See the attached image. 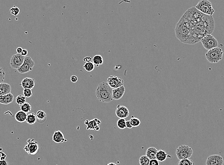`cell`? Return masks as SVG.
<instances>
[{
	"instance_id": "obj_19",
	"label": "cell",
	"mask_w": 224,
	"mask_h": 165,
	"mask_svg": "<svg viewBox=\"0 0 224 165\" xmlns=\"http://www.w3.org/2000/svg\"><path fill=\"white\" fill-rule=\"evenodd\" d=\"M12 88L11 85L5 82H1L0 84V95H7L8 93H11Z\"/></svg>"
},
{
	"instance_id": "obj_24",
	"label": "cell",
	"mask_w": 224,
	"mask_h": 165,
	"mask_svg": "<svg viewBox=\"0 0 224 165\" xmlns=\"http://www.w3.org/2000/svg\"><path fill=\"white\" fill-rule=\"evenodd\" d=\"M37 117L36 115L34 113L29 114L27 115L26 122L29 125H33L36 123L37 121Z\"/></svg>"
},
{
	"instance_id": "obj_12",
	"label": "cell",
	"mask_w": 224,
	"mask_h": 165,
	"mask_svg": "<svg viewBox=\"0 0 224 165\" xmlns=\"http://www.w3.org/2000/svg\"><path fill=\"white\" fill-rule=\"evenodd\" d=\"M224 159L219 155H212L209 156L206 159V165H223Z\"/></svg>"
},
{
	"instance_id": "obj_4",
	"label": "cell",
	"mask_w": 224,
	"mask_h": 165,
	"mask_svg": "<svg viewBox=\"0 0 224 165\" xmlns=\"http://www.w3.org/2000/svg\"><path fill=\"white\" fill-rule=\"evenodd\" d=\"M223 50L219 47H216L208 50L205 54V58L207 61L211 64H216L222 60L223 56Z\"/></svg>"
},
{
	"instance_id": "obj_33",
	"label": "cell",
	"mask_w": 224,
	"mask_h": 165,
	"mask_svg": "<svg viewBox=\"0 0 224 165\" xmlns=\"http://www.w3.org/2000/svg\"><path fill=\"white\" fill-rule=\"evenodd\" d=\"M31 89H24L23 90V95L26 98H30L33 96Z\"/></svg>"
},
{
	"instance_id": "obj_7",
	"label": "cell",
	"mask_w": 224,
	"mask_h": 165,
	"mask_svg": "<svg viewBox=\"0 0 224 165\" xmlns=\"http://www.w3.org/2000/svg\"><path fill=\"white\" fill-rule=\"evenodd\" d=\"M200 42H201L204 47L208 51L218 47V43L217 39L211 35H207L205 36Z\"/></svg>"
},
{
	"instance_id": "obj_28",
	"label": "cell",
	"mask_w": 224,
	"mask_h": 165,
	"mask_svg": "<svg viewBox=\"0 0 224 165\" xmlns=\"http://www.w3.org/2000/svg\"><path fill=\"white\" fill-rule=\"evenodd\" d=\"M16 102L21 107L26 103V98L24 95H19L16 98Z\"/></svg>"
},
{
	"instance_id": "obj_30",
	"label": "cell",
	"mask_w": 224,
	"mask_h": 165,
	"mask_svg": "<svg viewBox=\"0 0 224 165\" xmlns=\"http://www.w3.org/2000/svg\"><path fill=\"white\" fill-rule=\"evenodd\" d=\"M117 125L119 128L121 129H124L126 128V121L124 119H119L117 121Z\"/></svg>"
},
{
	"instance_id": "obj_29",
	"label": "cell",
	"mask_w": 224,
	"mask_h": 165,
	"mask_svg": "<svg viewBox=\"0 0 224 165\" xmlns=\"http://www.w3.org/2000/svg\"><path fill=\"white\" fill-rule=\"evenodd\" d=\"M129 121L131 122L133 127H138V126L140 125V123H141V122H140V120H139V119L134 116H132L131 119L129 120Z\"/></svg>"
},
{
	"instance_id": "obj_35",
	"label": "cell",
	"mask_w": 224,
	"mask_h": 165,
	"mask_svg": "<svg viewBox=\"0 0 224 165\" xmlns=\"http://www.w3.org/2000/svg\"><path fill=\"white\" fill-rule=\"evenodd\" d=\"M5 73L4 71L3 70L2 68H1L0 69V80H1V83L3 82L4 80L5 79Z\"/></svg>"
},
{
	"instance_id": "obj_27",
	"label": "cell",
	"mask_w": 224,
	"mask_h": 165,
	"mask_svg": "<svg viewBox=\"0 0 224 165\" xmlns=\"http://www.w3.org/2000/svg\"><path fill=\"white\" fill-rule=\"evenodd\" d=\"M150 159L146 155L142 156L139 158L140 165H150Z\"/></svg>"
},
{
	"instance_id": "obj_41",
	"label": "cell",
	"mask_w": 224,
	"mask_h": 165,
	"mask_svg": "<svg viewBox=\"0 0 224 165\" xmlns=\"http://www.w3.org/2000/svg\"><path fill=\"white\" fill-rule=\"evenodd\" d=\"M21 54L22 56H26L27 54H28V51H27L26 49H23V51H22V53H21Z\"/></svg>"
},
{
	"instance_id": "obj_5",
	"label": "cell",
	"mask_w": 224,
	"mask_h": 165,
	"mask_svg": "<svg viewBox=\"0 0 224 165\" xmlns=\"http://www.w3.org/2000/svg\"><path fill=\"white\" fill-rule=\"evenodd\" d=\"M195 7L200 12L206 15L212 16L215 13L212 3L208 0H201Z\"/></svg>"
},
{
	"instance_id": "obj_16",
	"label": "cell",
	"mask_w": 224,
	"mask_h": 165,
	"mask_svg": "<svg viewBox=\"0 0 224 165\" xmlns=\"http://www.w3.org/2000/svg\"><path fill=\"white\" fill-rule=\"evenodd\" d=\"M101 122L100 120L97 119H94L93 120L89 121L88 124L87 125V130H94L99 131L100 129V125Z\"/></svg>"
},
{
	"instance_id": "obj_42",
	"label": "cell",
	"mask_w": 224,
	"mask_h": 165,
	"mask_svg": "<svg viewBox=\"0 0 224 165\" xmlns=\"http://www.w3.org/2000/svg\"><path fill=\"white\" fill-rule=\"evenodd\" d=\"M0 165H8V163L5 160H1Z\"/></svg>"
},
{
	"instance_id": "obj_26",
	"label": "cell",
	"mask_w": 224,
	"mask_h": 165,
	"mask_svg": "<svg viewBox=\"0 0 224 165\" xmlns=\"http://www.w3.org/2000/svg\"><path fill=\"white\" fill-rule=\"evenodd\" d=\"M83 68L87 72H91L95 69V64L93 62L86 63L83 66Z\"/></svg>"
},
{
	"instance_id": "obj_14",
	"label": "cell",
	"mask_w": 224,
	"mask_h": 165,
	"mask_svg": "<svg viewBox=\"0 0 224 165\" xmlns=\"http://www.w3.org/2000/svg\"><path fill=\"white\" fill-rule=\"evenodd\" d=\"M125 90V88L124 86L117 88L113 89L112 98L113 100H118L121 99L123 97Z\"/></svg>"
},
{
	"instance_id": "obj_43",
	"label": "cell",
	"mask_w": 224,
	"mask_h": 165,
	"mask_svg": "<svg viewBox=\"0 0 224 165\" xmlns=\"http://www.w3.org/2000/svg\"><path fill=\"white\" fill-rule=\"evenodd\" d=\"M23 50V49L22 47H18L16 49V52H17V54H21Z\"/></svg>"
},
{
	"instance_id": "obj_15",
	"label": "cell",
	"mask_w": 224,
	"mask_h": 165,
	"mask_svg": "<svg viewBox=\"0 0 224 165\" xmlns=\"http://www.w3.org/2000/svg\"><path fill=\"white\" fill-rule=\"evenodd\" d=\"M35 84H36V81L34 79L26 77L22 80L20 85L24 89H32L35 87Z\"/></svg>"
},
{
	"instance_id": "obj_11",
	"label": "cell",
	"mask_w": 224,
	"mask_h": 165,
	"mask_svg": "<svg viewBox=\"0 0 224 165\" xmlns=\"http://www.w3.org/2000/svg\"><path fill=\"white\" fill-rule=\"evenodd\" d=\"M107 82L112 89L117 88L123 86L124 81L121 78L117 76H111L107 79Z\"/></svg>"
},
{
	"instance_id": "obj_22",
	"label": "cell",
	"mask_w": 224,
	"mask_h": 165,
	"mask_svg": "<svg viewBox=\"0 0 224 165\" xmlns=\"http://www.w3.org/2000/svg\"><path fill=\"white\" fill-rule=\"evenodd\" d=\"M167 157H169V156L166 153V151L161 149L158 151L156 155V159L159 162H162L166 161Z\"/></svg>"
},
{
	"instance_id": "obj_13",
	"label": "cell",
	"mask_w": 224,
	"mask_h": 165,
	"mask_svg": "<svg viewBox=\"0 0 224 165\" xmlns=\"http://www.w3.org/2000/svg\"><path fill=\"white\" fill-rule=\"evenodd\" d=\"M115 114L117 116L119 119H126L128 117L129 112L127 107L124 105L118 104L115 110Z\"/></svg>"
},
{
	"instance_id": "obj_44",
	"label": "cell",
	"mask_w": 224,
	"mask_h": 165,
	"mask_svg": "<svg viewBox=\"0 0 224 165\" xmlns=\"http://www.w3.org/2000/svg\"><path fill=\"white\" fill-rule=\"evenodd\" d=\"M107 165H117V164L114 163H109Z\"/></svg>"
},
{
	"instance_id": "obj_37",
	"label": "cell",
	"mask_w": 224,
	"mask_h": 165,
	"mask_svg": "<svg viewBox=\"0 0 224 165\" xmlns=\"http://www.w3.org/2000/svg\"><path fill=\"white\" fill-rule=\"evenodd\" d=\"M71 81L72 82H77V81H78V77L76 76L75 75H73V76H71L70 78Z\"/></svg>"
},
{
	"instance_id": "obj_17",
	"label": "cell",
	"mask_w": 224,
	"mask_h": 165,
	"mask_svg": "<svg viewBox=\"0 0 224 165\" xmlns=\"http://www.w3.org/2000/svg\"><path fill=\"white\" fill-rule=\"evenodd\" d=\"M53 141L57 144L62 143L67 141L65 139L64 134L60 130L56 131L53 135Z\"/></svg>"
},
{
	"instance_id": "obj_23",
	"label": "cell",
	"mask_w": 224,
	"mask_h": 165,
	"mask_svg": "<svg viewBox=\"0 0 224 165\" xmlns=\"http://www.w3.org/2000/svg\"><path fill=\"white\" fill-rule=\"evenodd\" d=\"M92 62L95 65L98 67L100 65H102L103 64V58L101 55H96L93 58Z\"/></svg>"
},
{
	"instance_id": "obj_2",
	"label": "cell",
	"mask_w": 224,
	"mask_h": 165,
	"mask_svg": "<svg viewBox=\"0 0 224 165\" xmlns=\"http://www.w3.org/2000/svg\"><path fill=\"white\" fill-rule=\"evenodd\" d=\"M112 89L108 82H102L97 87L95 95L98 99L105 103H109L112 101Z\"/></svg>"
},
{
	"instance_id": "obj_25",
	"label": "cell",
	"mask_w": 224,
	"mask_h": 165,
	"mask_svg": "<svg viewBox=\"0 0 224 165\" xmlns=\"http://www.w3.org/2000/svg\"><path fill=\"white\" fill-rule=\"evenodd\" d=\"M36 117L37 120L39 122L42 123V121H45L46 119V113L43 110H39L36 113Z\"/></svg>"
},
{
	"instance_id": "obj_8",
	"label": "cell",
	"mask_w": 224,
	"mask_h": 165,
	"mask_svg": "<svg viewBox=\"0 0 224 165\" xmlns=\"http://www.w3.org/2000/svg\"><path fill=\"white\" fill-rule=\"evenodd\" d=\"M35 65V61L29 56H25L24 62L22 66L17 70L20 74H25L33 70Z\"/></svg>"
},
{
	"instance_id": "obj_18",
	"label": "cell",
	"mask_w": 224,
	"mask_h": 165,
	"mask_svg": "<svg viewBox=\"0 0 224 165\" xmlns=\"http://www.w3.org/2000/svg\"><path fill=\"white\" fill-rule=\"evenodd\" d=\"M14 99V96L12 93L0 96V103L3 104H8L12 103Z\"/></svg>"
},
{
	"instance_id": "obj_21",
	"label": "cell",
	"mask_w": 224,
	"mask_h": 165,
	"mask_svg": "<svg viewBox=\"0 0 224 165\" xmlns=\"http://www.w3.org/2000/svg\"><path fill=\"white\" fill-rule=\"evenodd\" d=\"M158 150L155 147H150L147 149L146 155L151 159H156L157 153Z\"/></svg>"
},
{
	"instance_id": "obj_3",
	"label": "cell",
	"mask_w": 224,
	"mask_h": 165,
	"mask_svg": "<svg viewBox=\"0 0 224 165\" xmlns=\"http://www.w3.org/2000/svg\"><path fill=\"white\" fill-rule=\"evenodd\" d=\"M175 35L180 42L186 44H190L191 29L182 20L180 19L175 28Z\"/></svg>"
},
{
	"instance_id": "obj_32",
	"label": "cell",
	"mask_w": 224,
	"mask_h": 165,
	"mask_svg": "<svg viewBox=\"0 0 224 165\" xmlns=\"http://www.w3.org/2000/svg\"><path fill=\"white\" fill-rule=\"evenodd\" d=\"M21 109L23 112L28 113L32 110V107L28 103L26 102L21 106Z\"/></svg>"
},
{
	"instance_id": "obj_6",
	"label": "cell",
	"mask_w": 224,
	"mask_h": 165,
	"mask_svg": "<svg viewBox=\"0 0 224 165\" xmlns=\"http://www.w3.org/2000/svg\"><path fill=\"white\" fill-rule=\"evenodd\" d=\"M193 154L192 148L188 146L183 145L180 146L176 150V155L179 160L188 159Z\"/></svg>"
},
{
	"instance_id": "obj_10",
	"label": "cell",
	"mask_w": 224,
	"mask_h": 165,
	"mask_svg": "<svg viewBox=\"0 0 224 165\" xmlns=\"http://www.w3.org/2000/svg\"><path fill=\"white\" fill-rule=\"evenodd\" d=\"M25 56H22L21 54L14 55L10 60V66L11 67L15 69H18L24 62Z\"/></svg>"
},
{
	"instance_id": "obj_34",
	"label": "cell",
	"mask_w": 224,
	"mask_h": 165,
	"mask_svg": "<svg viewBox=\"0 0 224 165\" xmlns=\"http://www.w3.org/2000/svg\"><path fill=\"white\" fill-rule=\"evenodd\" d=\"M10 12L12 15L17 16L20 13V9L16 6H14L10 9Z\"/></svg>"
},
{
	"instance_id": "obj_31",
	"label": "cell",
	"mask_w": 224,
	"mask_h": 165,
	"mask_svg": "<svg viewBox=\"0 0 224 165\" xmlns=\"http://www.w3.org/2000/svg\"><path fill=\"white\" fill-rule=\"evenodd\" d=\"M178 165H195V164L193 160L188 158L180 160Z\"/></svg>"
},
{
	"instance_id": "obj_40",
	"label": "cell",
	"mask_w": 224,
	"mask_h": 165,
	"mask_svg": "<svg viewBox=\"0 0 224 165\" xmlns=\"http://www.w3.org/2000/svg\"><path fill=\"white\" fill-rule=\"evenodd\" d=\"M126 127H127L128 128H133V125H132L130 121H126Z\"/></svg>"
},
{
	"instance_id": "obj_39",
	"label": "cell",
	"mask_w": 224,
	"mask_h": 165,
	"mask_svg": "<svg viewBox=\"0 0 224 165\" xmlns=\"http://www.w3.org/2000/svg\"><path fill=\"white\" fill-rule=\"evenodd\" d=\"M0 154H1V157H0L1 160H5V158L7 157V156L5 154V153H4L3 151H1Z\"/></svg>"
},
{
	"instance_id": "obj_9",
	"label": "cell",
	"mask_w": 224,
	"mask_h": 165,
	"mask_svg": "<svg viewBox=\"0 0 224 165\" xmlns=\"http://www.w3.org/2000/svg\"><path fill=\"white\" fill-rule=\"evenodd\" d=\"M24 150L29 155H35L39 151V144L35 139L29 138L27 140V144L25 146Z\"/></svg>"
},
{
	"instance_id": "obj_36",
	"label": "cell",
	"mask_w": 224,
	"mask_h": 165,
	"mask_svg": "<svg viewBox=\"0 0 224 165\" xmlns=\"http://www.w3.org/2000/svg\"><path fill=\"white\" fill-rule=\"evenodd\" d=\"M150 165H159V161L157 159H151L150 162Z\"/></svg>"
},
{
	"instance_id": "obj_38",
	"label": "cell",
	"mask_w": 224,
	"mask_h": 165,
	"mask_svg": "<svg viewBox=\"0 0 224 165\" xmlns=\"http://www.w3.org/2000/svg\"><path fill=\"white\" fill-rule=\"evenodd\" d=\"M83 61L85 63L92 62V59L90 56H86L83 59Z\"/></svg>"
},
{
	"instance_id": "obj_1",
	"label": "cell",
	"mask_w": 224,
	"mask_h": 165,
	"mask_svg": "<svg viewBox=\"0 0 224 165\" xmlns=\"http://www.w3.org/2000/svg\"><path fill=\"white\" fill-rule=\"evenodd\" d=\"M215 23L212 16L204 14L202 18L191 30L190 44H195L207 35H211L215 29Z\"/></svg>"
},
{
	"instance_id": "obj_45",
	"label": "cell",
	"mask_w": 224,
	"mask_h": 165,
	"mask_svg": "<svg viewBox=\"0 0 224 165\" xmlns=\"http://www.w3.org/2000/svg\"><path fill=\"white\" fill-rule=\"evenodd\" d=\"M89 121L88 120H86V121H85V124L86 125H87V124H88V122H89Z\"/></svg>"
},
{
	"instance_id": "obj_20",
	"label": "cell",
	"mask_w": 224,
	"mask_h": 165,
	"mask_svg": "<svg viewBox=\"0 0 224 165\" xmlns=\"http://www.w3.org/2000/svg\"><path fill=\"white\" fill-rule=\"evenodd\" d=\"M27 117V113L22 110L17 112L15 115V120L19 123H24L25 122H26Z\"/></svg>"
}]
</instances>
